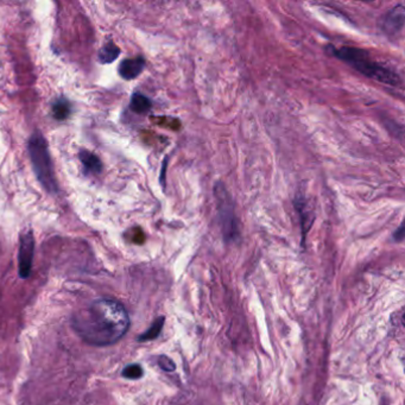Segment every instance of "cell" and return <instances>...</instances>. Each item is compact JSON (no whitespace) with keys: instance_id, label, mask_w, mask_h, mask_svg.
Returning a JSON list of instances; mask_svg holds the SVG:
<instances>
[{"instance_id":"obj_1","label":"cell","mask_w":405,"mask_h":405,"mask_svg":"<svg viewBox=\"0 0 405 405\" xmlns=\"http://www.w3.org/2000/svg\"><path fill=\"white\" fill-rule=\"evenodd\" d=\"M74 331L88 345L105 347L114 345L125 335L129 318L121 302L100 298L73 315Z\"/></svg>"},{"instance_id":"obj_2","label":"cell","mask_w":405,"mask_h":405,"mask_svg":"<svg viewBox=\"0 0 405 405\" xmlns=\"http://www.w3.org/2000/svg\"><path fill=\"white\" fill-rule=\"evenodd\" d=\"M331 52L339 60L352 65L354 70H358L359 73L365 75L366 78L373 79L375 81L382 82L390 86H397L401 82L398 74L372 60L368 52L366 50H362L360 48H335V49H331Z\"/></svg>"},{"instance_id":"obj_3","label":"cell","mask_w":405,"mask_h":405,"mask_svg":"<svg viewBox=\"0 0 405 405\" xmlns=\"http://www.w3.org/2000/svg\"><path fill=\"white\" fill-rule=\"evenodd\" d=\"M29 155H30L32 168L41 185H43L49 193H56L59 187H57L56 177L52 168L47 141L39 132L32 134L29 141Z\"/></svg>"},{"instance_id":"obj_4","label":"cell","mask_w":405,"mask_h":405,"mask_svg":"<svg viewBox=\"0 0 405 405\" xmlns=\"http://www.w3.org/2000/svg\"><path fill=\"white\" fill-rule=\"evenodd\" d=\"M214 195L216 198V207H218V213H219L221 231L224 234L225 240L231 242V240L237 239L238 234H239L234 203H233L232 198L222 182H218L214 185Z\"/></svg>"},{"instance_id":"obj_5","label":"cell","mask_w":405,"mask_h":405,"mask_svg":"<svg viewBox=\"0 0 405 405\" xmlns=\"http://www.w3.org/2000/svg\"><path fill=\"white\" fill-rule=\"evenodd\" d=\"M35 252V239L31 231H26L21 236L19 253H18V272L23 280L29 278L32 270V260Z\"/></svg>"},{"instance_id":"obj_6","label":"cell","mask_w":405,"mask_h":405,"mask_svg":"<svg viewBox=\"0 0 405 405\" xmlns=\"http://www.w3.org/2000/svg\"><path fill=\"white\" fill-rule=\"evenodd\" d=\"M405 10L403 5H398L390 10L383 19V30L388 35H396L404 26Z\"/></svg>"},{"instance_id":"obj_7","label":"cell","mask_w":405,"mask_h":405,"mask_svg":"<svg viewBox=\"0 0 405 405\" xmlns=\"http://www.w3.org/2000/svg\"><path fill=\"white\" fill-rule=\"evenodd\" d=\"M145 67V61L142 56L134 57L123 61L119 67V74L125 80H134L142 73Z\"/></svg>"},{"instance_id":"obj_8","label":"cell","mask_w":405,"mask_h":405,"mask_svg":"<svg viewBox=\"0 0 405 405\" xmlns=\"http://www.w3.org/2000/svg\"><path fill=\"white\" fill-rule=\"evenodd\" d=\"M79 158L83 164V167L92 173H100L103 170V164L100 162L99 157L90 151H81L79 154Z\"/></svg>"},{"instance_id":"obj_9","label":"cell","mask_w":405,"mask_h":405,"mask_svg":"<svg viewBox=\"0 0 405 405\" xmlns=\"http://www.w3.org/2000/svg\"><path fill=\"white\" fill-rule=\"evenodd\" d=\"M119 54H121V49L118 48V45L110 42L100 49L98 52V60L103 65H108V63H112L113 61H116Z\"/></svg>"},{"instance_id":"obj_10","label":"cell","mask_w":405,"mask_h":405,"mask_svg":"<svg viewBox=\"0 0 405 405\" xmlns=\"http://www.w3.org/2000/svg\"><path fill=\"white\" fill-rule=\"evenodd\" d=\"M150 99L141 93H134L131 98V110L138 114H144L151 110Z\"/></svg>"},{"instance_id":"obj_11","label":"cell","mask_w":405,"mask_h":405,"mask_svg":"<svg viewBox=\"0 0 405 405\" xmlns=\"http://www.w3.org/2000/svg\"><path fill=\"white\" fill-rule=\"evenodd\" d=\"M52 114L57 121H65L70 114V105L65 99H59L54 103Z\"/></svg>"},{"instance_id":"obj_12","label":"cell","mask_w":405,"mask_h":405,"mask_svg":"<svg viewBox=\"0 0 405 405\" xmlns=\"http://www.w3.org/2000/svg\"><path fill=\"white\" fill-rule=\"evenodd\" d=\"M163 324L164 318H158L154 324H151V327L147 329V332L142 334V335H139L138 340L149 341L152 340V339H156L157 336L160 335Z\"/></svg>"},{"instance_id":"obj_13","label":"cell","mask_w":405,"mask_h":405,"mask_svg":"<svg viewBox=\"0 0 405 405\" xmlns=\"http://www.w3.org/2000/svg\"><path fill=\"white\" fill-rule=\"evenodd\" d=\"M296 207H298V213H300V216H301V224L302 227H303V236H306V227H309L311 226V222L309 219H311V213H307L306 208H307V203L304 201V198H296Z\"/></svg>"},{"instance_id":"obj_14","label":"cell","mask_w":405,"mask_h":405,"mask_svg":"<svg viewBox=\"0 0 405 405\" xmlns=\"http://www.w3.org/2000/svg\"><path fill=\"white\" fill-rule=\"evenodd\" d=\"M143 373H144V371H143L142 366L138 365V364L129 365V366H126L123 370V372H121V375H123L124 378L131 380H141L143 377Z\"/></svg>"},{"instance_id":"obj_15","label":"cell","mask_w":405,"mask_h":405,"mask_svg":"<svg viewBox=\"0 0 405 405\" xmlns=\"http://www.w3.org/2000/svg\"><path fill=\"white\" fill-rule=\"evenodd\" d=\"M157 362H158L160 368L165 371V372H173V371H175V364H174L173 360L168 358V357H165V355L160 357Z\"/></svg>"},{"instance_id":"obj_16","label":"cell","mask_w":405,"mask_h":405,"mask_svg":"<svg viewBox=\"0 0 405 405\" xmlns=\"http://www.w3.org/2000/svg\"><path fill=\"white\" fill-rule=\"evenodd\" d=\"M403 238H404V229H403V226H401L398 229V232L395 233V239H396L397 242H401Z\"/></svg>"}]
</instances>
